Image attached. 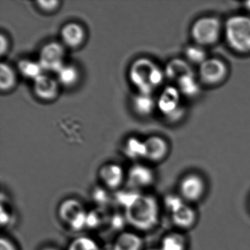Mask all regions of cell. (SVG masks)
I'll list each match as a JSON object with an SVG mask.
<instances>
[{
  "label": "cell",
  "mask_w": 250,
  "mask_h": 250,
  "mask_svg": "<svg viewBox=\"0 0 250 250\" xmlns=\"http://www.w3.org/2000/svg\"><path fill=\"white\" fill-rule=\"evenodd\" d=\"M146 157L150 162H159L167 156L169 150L167 143L165 139L159 136H151L146 139Z\"/></svg>",
  "instance_id": "cell-13"
},
{
  "label": "cell",
  "mask_w": 250,
  "mask_h": 250,
  "mask_svg": "<svg viewBox=\"0 0 250 250\" xmlns=\"http://www.w3.org/2000/svg\"><path fill=\"white\" fill-rule=\"evenodd\" d=\"M92 197L95 203L99 206H105L109 202V195L106 188L96 187L92 192Z\"/></svg>",
  "instance_id": "cell-30"
},
{
  "label": "cell",
  "mask_w": 250,
  "mask_h": 250,
  "mask_svg": "<svg viewBox=\"0 0 250 250\" xmlns=\"http://www.w3.org/2000/svg\"><path fill=\"white\" fill-rule=\"evenodd\" d=\"M99 178L106 188L115 189L123 184L125 173L121 165L116 163H109L104 165L99 169Z\"/></svg>",
  "instance_id": "cell-11"
},
{
  "label": "cell",
  "mask_w": 250,
  "mask_h": 250,
  "mask_svg": "<svg viewBox=\"0 0 250 250\" xmlns=\"http://www.w3.org/2000/svg\"><path fill=\"white\" fill-rule=\"evenodd\" d=\"M128 182L135 188H146L154 182L153 169L143 164H135L128 171Z\"/></svg>",
  "instance_id": "cell-9"
},
{
  "label": "cell",
  "mask_w": 250,
  "mask_h": 250,
  "mask_svg": "<svg viewBox=\"0 0 250 250\" xmlns=\"http://www.w3.org/2000/svg\"><path fill=\"white\" fill-rule=\"evenodd\" d=\"M0 250H17L15 244L6 237L0 238Z\"/></svg>",
  "instance_id": "cell-34"
},
{
  "label": "cell",
  "mask_w": 250,
  "mask_h": 250,
  "mask_svg": "<svg viewBox=\"0 0 250 250\" xmlns=\"http://www.w3.org/2000/svg\"><path fill=\"white\" fill-rule=\"evenodd\" d=\"M186 241L184 237L178 233L165 235L161 244V250H185Z\"/></svg>",
  "instance_id": "cell-24"
},
{
  "label": "cell",
  "mask_w": 250,
  "mask_h": 250,
  "mask_svg": "<svg viewBox=\"0 0 250 250\" xmlns=\"http://www.w3.org/2000/svg\"><path fill=\"white\" fill-rule=\"evenodd\" d=\"M181 96L187 98H194L200 94V87L194 73L181 77L176 83Z\"/></svg>",
  "instance_id": "cell-18"
},
{
  "label": "cell",
  "mask_w": 250,
  "mask_h": 250,
  "mask_svg": "<svg viewBox=\"0 0 250 250\" xmlns=\"http://www.w3.org/2000/svg\"><path fill=\"white\" fill-rule=\"evenodd\" d=\"M17 76L15 70L6 62L0 64V90L8 92L15 87Z\"/></svg>",
  "instance_id": "cell-19"
},
{
  "label": "cell",
  "mask_w": 250,
  "mask_h": 250,
  "mask_svg": "<svg viewBox=\"0 0 250 250\" xmlns=\"http://www.w3.org/2000/svg\"><path fill=\"white\" fill-rule=\"evenodd\" d=\"M172 221L180 228L191 227L195 221V212L189 206L184 205L179 210L172 214Z\"/></svg>",
  "instance_id": "cell-23"
},
{
  "label": "cell",
  "mask_w": 250,
  "mask_h": 250,
  "mask_svg": "<svg viewBox=\"0 0 250 250\" xmlns=\"http://www.w3.org/2000/svg\"><path fill=\"white\" fill-rule=\"evenodd\" d=\"M109 222L110 224L111 228L113 229H122L126 225V218L125 214L122 215L120 213H115L111 217L109 218Z\"/></svg>",
  "instance_id": "cell-32"
},
{
  "label": "cell",
  "mask_w": 250,
  "mask_h": 250,
  "mask_svg": "<svg viewBox=\"0 0 250 250\" xmlns=\"http://www.w3.org/2000/svg\"><path fill=\"white\" fill-rule=\"evenodd\" d=\"M223 32V26L219 19L214 17H204L193 23L191 36L196 44L204 46L214 44Z\"/></svg>",
  "instance_id": "cell-4"
},
{
  "label": "cell",
  "mask_w": 250,
  "mask_h": 250,
  "mask_svg": "<svg viewBox=\"0 0 250 250\" xmlns=\"http://www.w3.org/2000/svg\"><path fill=\"white\" fill-rule=\"evenodd\" d=\"M185 56L188 62L201 65L208 59L204 47L198 44L190 45L185 49Z\"/></svg>",
  "instance_id": "cell-25"
},
{
  "label": "cell",
  "mask_w": 250,
  "mask_h": 250,
  "mask_svg": "<svg viewBox=\"0 0 250 250\" xmlns=\"http://www.w3.org/2000/svg\"><path fill=\"white\" fill-rule=\"evenodd\" d=\"M37 5L43 12L52 13L59 8L60 2L58 0H40L38 1Z\"/></svg>",
  "instance_id": "cell-31"
},
{
  "label": "cell",
  "mask_w": 250,
  "mask_h": 250,
  "mask_svg": "<svg viewBox=\"0 0 250 250\" xmlns=\"http://www.w3.org/2000/svg\"><path fill=\"white\" fill-rule=\"evenodd\" d=\"M180 190L184 198L190 201H195L199 200L204 192V182L198 175L191 174L183 178Z\"/></svg>",
  "instance_id": "cell-12"
},
{
  "label": "cell",
  "mask_w": 250,
  "mask_h": 250,
  "mask_svg": "<svg viewBox=\"0 0 250 250\" xmlns=\"http://www.w3.org/2000/svg\"><path fill=\"white\" fill-rule=\"evenodd\" d=\"M228 66L219 58H208L200 65L199 74L200 80L209 85L222 83L228 74Z\"/></svg>",
  "instance_id": "cell-7"
},
{
  "label": "cell",
  "mask_w": 250,
  "mask_h": 250,
  "mask_svg": "<svg viewBox=\"0 0 250 250\" xmlns=\"http://www.w3.org/2000/svg\"><path fill=\"white\" fill-rule=\"evenodd\" d=\"M128 78L138 93L152 95L165 78V71L153 61L140 58L134 61L128 70Z\"/></svg>",
  "instance_id": "cell-1"
},
{
  "label": "cell",
  "mask_w": 250,
  "mask_h": 250,
  "mask_svg": "<svg viewBox=\"0 0 250 250\" xmlns=\"http://www.w3.org/2000/svg\"><path fill=\"white\" fill-rule=\"evenodd\" d=\"M87 210L80 200L74 198L63 200L58 208V215L62 222L69 226L77 217Z\"/></svg>",
  "instance_id": "cell-14"
},
{
  "label": "cell",
  "mask_w": 250,
  "mask_h": 250,
  "mask_svg": "<svg viewBox=\"0 0 250 250\" xmlns=\"http://www.w3.org/2000/svg\"><path fill=\"white\" fill-rule=\"evenodd\" d=\"M244 6H245L246 9H247L249 12H250V1L245 2V4H244Z\"/></svg>",
  "instance_id": "cell-37"
},
{
  "label": "cell",
  "mask_w": 250,
  "mask_h": 250,
  "mask_svg": "<svg viewBox=\"0 0 250 250\" xmlns=\"http://www.w3.org/2000/svg\"><path fill=\"white\" fill-rule=\"evenodd\" d=\"M9 41H8V38L2 33L0 36V54H1V56L6 55L8 49H9Z\"/></svg>",
  "instance_id": "cell-35"
},
{
  "label": "cell",
  "mask_w": 250,
  "mask_h": 250,
  "mask_svg": "<svg viewBox=\"0 0 250 250\" xmlns=\"http://www.w3.org/2000/svg\"><path fill=\"white\" fill-rule=\"evenodd\" d=\"M124 214L127 222L136 229L149 230L159 222V204L153 196L141 194L131 206L125 209Z\"/></svg>",
  "instance_id": "cell-2"
},
{
  "label": "cell",
  "mask_w": 250,
  "mask_h": 250,
  "mask_svg": "<svg viewBox=\"0 0 250 250\" xmlns=\"http://www.w3.org/2000/svg\"><path fill=\"white\" fill-rule=\"evenodd\" d=\"M59 84L57 79L43 74L33 81V92L38 99L50 102L58 97Z\"/></svg>",
  "instance_id": "cell-8"
},
{
  "label": "cell",
  "mask_w": 250,
  "mask_h": 250,
  "mask_svg": "<svg viewBox=\"0 0 250 250\" xmlns=\"http://www.w3.org/2000/svg\"><path fill=\"white\" fill-rule=\"evenodd\" d=\"M65 48L63 45L58 42H49L41 49L38 61L42 65L43 71L57 74L65 65Z\"/></svg>",
  "instance_id": "cell-6"
},
{
  "label": "cell",
  "mask_w": 250,
  "mask_h": 250,
  "mask_svg": "<svg viewBox=\"0 0 250 250\" xmlns=\"http://www.w3.org/2000/svg\"><path fill=\"white\" fill-rule=\"evenodd\" d=\"M118 250V249L116 248V247H115V246H112V247H109V248L106 249V250Z\"/></svg>",
  "instance_id": "cell-38"
},
{
  "label": "cell",
  "mask_w": 250,
  "mask_h": 250,
  "mask_svg": "<svg viewBox=\"0 0 250 250\" xmlns=\"http://www.w3.org/2000/svg\"><path fill=\"white\" fill-rule=\"evenodd\" d=\"M140 193L136 191H120L115 194V200L118 204L126 209L131 206L137 198L140 197Z\"/></svg>",
  "instance_id": "cell-28"
},
{
  "label": "cell",
  "mask_w": 250,
  "mask_h": 250,
  "mask_svg": "<svg viewBox=\"0 0 250 250\" xmlns=\"http://www.w3.org/2000/svg\"><path fill=\"white\" fill-rule=\"evenodd\" d=\"M161 250L160 248L159 249H156V248H151V249H147V250Z\"/></svg>",
  "instance_id": "cell-39"
},
{
  "label": "cell",
  "mask_w": 250,
  "mask_h": 250,
  "mask_svg": "<svg viewBox=\"0 0 250 250\" xmlns=\"http://www.w3.org/2000/svg\"><path fill=\"white\" fill-rule=\"evenodd\" d=\"M223 33L227 43L232 50L241 54L250 52V17H229L223 26Z\"/></svg>",
  "instance_id": "cell-3"
},
{
  "label": "cell",
  "mask_w": 250,
  "mask_h": 250,
  "mask_svg": "<svg viewBox=\"0 0 250 250\" xmlns=\"http://www.w3.org/2000/svg\"><path fill=\"white\" fill-rule=\"evenodd\" d=\"M18 70L22 77L33 81L44 74V71L39 61L31 60L24 59L20 61L18 63Z\"/></svg>",
  "instance_id": "cell-20"
},
{
  "label": "cell",
  "mask_w": 250,
  "mask_h": 250,
  "mask_svg": "<svg viewBox=\"0 0 250 250\" xmlns=\"http://www.w3.org/2000/svg\"><path fill=\"white\" fill-rule=\"evenodd\" d=\"M181 96L178 87L167 86L156 101L159 112L171 122L179 121L185 113V109L181 102Z\"/></svg>",
  "instance_id": "cell-5"
},
{
  "label": "cell",
  "mask_w": 250,
  "mask_h": 250,
  "mask_svg": "<svg viewBox=\"0 0 250 250\" xmlns=\"http://www.w3.org/2000/svg\"><path fill=\"white\" fill-rule=\"evenodd\" d=\"M132 107L137 115L147 116L152 113L156 106V102L152 95L138 93L132 99Z\"/></svg>",
  "instance_id": "cell-17"
},
{
  "label": "cell",
  "mask_w": 250,
  "mask_h": 250,
  "mask_svg": "<svg viewBox=\"0 0 250 250\" xmlns=\"http://www.w3.org/2000/svg\"><path fill=\"white\" fill-rule=\"evenodd\" d=\"M143 239L132 232H122L115 240V246L118 250H141Z\"/></svg>",
  "instance_id": "cell-16"
},
{
  "label": "cell",
  "mask_w": 250,
  "mask_h": 250,
  "mask_svg": "<svg viewBox=\"0 0 250 250\" xmlns=\"http://www.w3.org/2000/svg\"><path fill=\"white\" fill-rule=\"evenodd\" d=\"M106 219L109 220V217L106 216L104 211H102V209H96L87 211V228L96 229L102 226L106 222Z\"/></svg>",
  "instance_id": "cell-27"
},
{
  "label": "cell",
  "mask_w": 250,
  "mask_h": 250,
  "mask_svg": "<svg viewBox=\"0 0 250 250\" xmlns=\"http://www.w3.org/2000/svg\"><path fill=\"white\" fill-rule=\"evenodd\" d=\"M68 250H102L96 240L90 237L80 236L74 238L68 247Z\"/></svg>",
  "instance_id": "cell-26"
},
{
  "label": "cell",
  "mask_w": 250,
  "mask_h": 250,
  "mask_svg": "<svg viewBox=\"0 0 250 250\" xmlns=\"http://www.w3.org/2000/svg\"><path fill=\"white\" fill-rule=\"evenodd\" d=\"M124 153L131 159H145L146 157V145L137 137L128 138L124 145Z\"/></svg>",
  "instance_id": "cell-22"
},
{
  "label": "cell",
  "mask_w": 250,
  "mask_h": 250,
  "mask_svg": "<svg viewBox=\"0 0 250 250\" xmlns=\"http://www.w3.org/2000/svg\"><path fill=\"white\" fill-rule=\"evenodd\" d=\"M56 74L58 83L64 87H73L80 80V72L74 65L65 64Z\"/></svg>",
  "instance_id": "cell-21"
},
{
  "label": "cell",
  "mask_w": 250,
  "mask_h": 250,
  "mask_svg": "<svg viewBox=\"0 0 250 250\" xmlns=\"http://www.w3.org/2000/svg\"><path fill=\"white\" fill-rule=\"evenodd\" d=\"M85 37V30L79 23H67L61 29V40L68 47L72 49L80 47L84 43Z\"/></svg>",
  "instance_id": "cell-10"
},
{
  "label": "cell",
  "mask_w": 250,
  "mask_h": 250,
  "mask_svg": "<svg viewBox=\"0 0 250 250\" xmlns=\"http://www.w3.org/2000/svg\"><path fill=\"white\" fill-rule=\"evenodd\" d=\"M165 71V77L177 83L181 77L192 74L193 71L188 62L179 58L172 59L167 64Z\"/></svg>",
  "instance_id": "cell-15"
},
{
  "label": "cell",
  "mask_w": 250,
  "mask_h": 250,
  "mask_svg": "<svg viewBox=\"0 0 250 250\" xmlns=\"http://www.w3.org/2000/svg\"><path fill=\"white\" fill-rule=\"evenodd\" d=\"M12 221V215L8 210V208L4 205L1 204V214H0V223L2 227L8 226Z\"/></svg>",
  "instance_id": "cell-33"
},
{
  "label": "cell",
  "mask_w": 250,
  "mask_h": 250,
  "mask_svg": "<svg viewBox=\"0 0 250 250\" xmlns=\"http://www.w3.org/2000/svg\"><path fill=\"white\" fill-rule=\"evenodd\" d=\"M42 250H60L59 249L55 247H46L42 249Z\"/></svg>",
  "instance_id": "cell-36"
},
{
  "label": "cell",
  "mask_w": 250,
  "mask_h": 250,
  "mask_svg": "<svg viewBox=\"0 0 250 250\" xmlns=\"http://www.w3.org/2000/svg\"><path fill=\"white\" fill-rule=\"evenodd\" d=\"M165 203L167 208L172 213V214L179 210L184 205H185L183 201V199L178 196L173 195V194L167 196L165 200Z\"/></svg>",
  "instance_id": "cell-29"
}]
</instances>
